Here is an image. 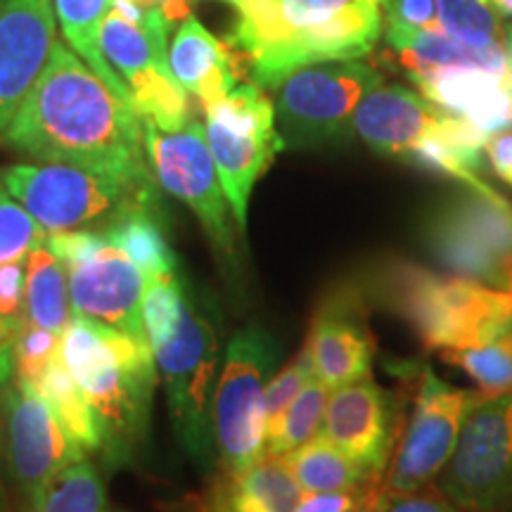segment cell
Segmentation results:
<instances>
[{
  "label": "cell",
  "instance_id": "ab89813d",
  "mask_svg": "<svg viewBox=\"0 0 512 512\" xmlns=\"http://www.w3.org/2000/svg\"><path fill=\"white\" fill-rule=\"evenodd\" d=\"M484 152L494 174L512 188V126L491 133L484 143Z\"/></svg>",
  "mask_w": 512,
  "mask_h": 512
},
{
  "label": "cell",
  "instance_id": "7dc6e473",
  "mask_svg": "<svg viewBox=\"0 0 512 512\" xmlns=\"http://www.w3.org/2000/svg\"><path fill=\"white\" fill-rule=\"evenodd\" d=\"M349 512H370V510H349Z\"/></svg>",
  "mask_w": 512,
  "mask_h": 512
},
{
  "label": "cell",
  "instance_id": "1f68e13d",
  "mask_svg": "<svg viewBox=\"0 0 512 512\" xmlns=\"http://www.w3.org/2000/svg\"><path fill=\"white\" fill-rule=\"evenodd\" d=\"M330 389L316 380V375L306 382V387L290 403L283 420L266 437V453L271 456H287L294 448L304 446L306 441L318 437L323 427L325 411H328Z\"/></svg>",
  "mask_w": 512,
  "mask_h": 512
},
{
  "label": "cell",
  "instance_id": "7bdbcfd3",
  "mask_svg": "<svg viewBox=\"0 0 512 512\" xmlns=\"http://www.w3.org/2000/svg\"><path fill=\"white\" fill-rule=\"evenodd\" d=\"M145 8H155L169 19L171 24H176L178 19L190 17V3L192 0H138Z\"/></svg>",
  "mask_w": 512,
  "mask_h": 512
},
{
  "label": "cell",
  "instance_id": "bcb514c9",
  "mask_svg": "<svg viewBox=\"0 0 512 512\" xmlns=\"http://www.w3.org/2000/svg\"><path fill=\"white\" fill-rule=\"evenodd\" d=\"M0 512H8V498H5L3 484H0Z\"/></svg>",
  "mask_w": 512,
  "mask_h": 512
},
{
  "label": "cell",
  "instance_id": "7a4b0ae2",
  "mask_svg": "<svg viewBox=\"0 0 512 512\" xmlns=\"http://www.w3.org/2000/svg\"><path fill=\"white\" fill-rule=\"evenodd\" d=\"M143 328L162 373L174 432L195 465L216 458L214 394L219 337L209 311L190 297L181 275L152 278L143 299Z\"/></svg>",
  "mask_w": 512,
  "mask_h": 512
},
{
  "label": "cell",
  "instance_id": "5b68a950",
  "mask_svg": "<svg viewBox=\"0 0 512 512\" xmlns=\"http://www.w3.org/2000/svg\"><path fill=\"white\" fill-rule=\"evenodd\" d=\"M0 183L46 228L105 230L136 211L162 216L155 176L119 174L74 164H12L0 171Z\"/></svg>",
  "mask_w": 512,
  "mask_h": 512
},
{
  "label": "cell",
  "instance_id": "d6986e66",
  "mask_svg": "<svg viewBox=\"0 0 512 512\" xmlns=\"http://www.w3.org/2000/svg\"><path fill=\"white\" fill-rule=\"evenodd\" d=\"M446 112L401 83H380L354 112V133L384 157L406 159L444 128Z\"/></svg>",
  "mask_w": 512,
  "mask_h": 512
},
{
  "label": "cell",
  "instance_id": "e0dca14e",
  "mask_svg": "<svg viewBox=\"0 0 512 512\" xmlns=\"http://www.w3.org/2000/svg\"><path fill=\"white\" fill-rule=\"evenodd\" d=\"M53 0H0V138L53 55Z\"/></svg>",
  "mask_w": 512,
  "mask_h": 512
},
{
  "label": "cell",
  "instance_id": "2e32d148",
  "mask_svg": "<svg viewBox=\"0 0 512 512\" xmlns=\"http://www.w3.org/2000/svg\"><path fill=\"white\" fill-rule=\"evenodd\" d=\"M67 278L74 316L147 339L143 299L150 280L119 247L107 242L91 259L69 264Z\"/></svg>",
  "mask_w": 512,
  "mask_h": 512
},
{
  "label": "cell",
  "instance_id": "3957f363",
  "mask_svg": "<svg viewBox=\"0 0 512 512\" xmlns=\"http://www.w3.org/2000/svg\"><path fill=\"white\" fill-rule=\"evenodd\" d=\"M384 31V0H283L261 17H238L228 46L247 55L259 88H278L311 64L358 60Z\"/></svg>",
  "mask_w": 512,
  "mask_h": 512
},
{
  "label": "cell",
  "instance_id": "4316f807",
  "mask_svg": "<svg viewBox=\"0 0 512 512\" xmlns=\"http://www.w3.org/2000/svg\"><path fill=\"white\" fill-rule=\"evenodd\" d=\"M114 0H53L55 17L60 22L67 46L81 57L119 98L128 102V88L100 48V31ZM131 105V102H128Z\"/></svg>",
  "mask_w": 512,
  "mask_h": 512
},
{
  "label": "cell",
  "instance_id": "9a60e30c",
  "mask_svg": "<svg viewBox=\"0 0 512 512\" xmlns=\"http://www.w3.org/2000/svg\"><path fill=\"white\" fill-rule=\"evenodd\" d=\"M482 394L456 389L439 380L432 370H422V382L411 420L401 434L399 451L389 470L392 494H413L425 489L444 470L456 451L467 413Z\"/></svg>",
  "mask_w": 512,
  "mask_h": 512
},
{
  "label": "cell",
  "instance_id": "ac0fdd59",
  "mask_svg": "<svg viewBox=\"0 0 512 512\" xmlns=\"http://www.w3.org/2000/svg\"><path fill=\"white\" fill-rule=\"evenodd\" d=\"M320 434L377 477L396 434L392 401L368 377L332 389Z\"/></svg>",
  "mask_w": 512,
  "mask_h": 512
},
{
  "label": "cell",
  "instance_id": "60d3db41",
  "mask_svg": "<svg viewBox=\"0 0 512 512\" xmlns=\"http://www.w3.org/2000/svg\"><path fill=\"white\" fill-rule=\"evenodd\" d=\"M358 503L356 491H332V494H309L294 512H349Z\"/></svg>",
  "mask_w": 512,
  "mask_h": 512
},
{
  "label": "cell",
  "instance_id": "ee69618b",
  "mask_svg": "<svg viewBox=\"0 0 512 512\" xmlns=\"http://www.w3.org/2000/svg\"><path fill=\"white\" fill-rule=\"evenodd\" d=\"M221 3H228L230 8H235L238 17H261L278 8L283 0H221Z\"/></svg>",
  "mask_w": 512,
  "mask_h": 512
},
{
  "label": "cell",
  "instance_id": "b9f144b4",
  "mask_svg": "<svg viewBox=\"0 0 512 512\" xmlns=\"http://www.w3.org/2000/svg\"><path fill=\"white\" fill-rule=\"evenodd\" d=\"M15 328L0 318V389L15 380Z\"/></svg>",
  "mask_w": 512,
  "mask_h": 512
},
{
  "label": "cell",
  "instance_id": "9c48e42d",
  "mask_svg": "<svg viewBox=\"0 0 512 512\" xmlns=\"http://www.w3.org/2000/svg\"><path fill=\"white\" fill-rule=\"evenodd\" d=\"M382 83L366 57L299 69L275 91V126L290 147H316L347 138L361 100Z\"/></svg>",
  "mask_w": 512,
  "mask_h": 512
},
{
  "label": "cell",
  "instance_id": "ffe728a7",
  "mask_svg": "<svg viewBox=\"0 0 512 512\" xmlns=\"http://www.w3.org/2000/svg\"><path fill=\"white\" fill-rule=\"evenodd\" d=\"M306 349L313 375L330 392L344 384L366 380L373 368L375 342L356 299L347 292L332 297L313 320Z\"/></svg>",
  "mask_w": 512,
  "mask_h": 512
},
{
  "label": "cell",
  "instance_id": "f6af8a7d",
  "mask_svg": "<svg viewBox=\"0 0 512 512\" xmlns=\"http://www.w3.org/2000/svg\"><path fill=\"white\" fill-rule=\"evenodd\" d=\"M503 19H512V0H489Z\"/></svg>",
  "mask_w": 512,
  "mask_h": 512
},
{
  "label": "cell",
  "instance_id": "4fadbf2b",
  "mask_svg": "<svg viewBox=\"0 0 512 512\" xmlns=\"http://www.w3.org/2000/svg\"><path fill=\"white\" fill-rule=\"evenodd\" d=\"M0 456L12 482L34 508L57 472L86 458L34 382L15 375L0 389Z\"/></svg>",
  "mask_w": 512,
  "mask_h": 512
},
{
  "label": "cell",
  "instance_id": "8fae6325",
  "mask_svg": "<svg viewBox=\"0 0 512 512\" xmlns=\"http://www.w3.org/2000/svg\"><path fill=\"white\" fill-rule=\"evenodd\" d=\"M439 494L465 512H512V392L482 394L467 413Z\"/></svg>",
  "mask_w": 512,
  "mask_h": 512
},
{
  "label": "cell",
  "instance_id": "e575fe53",
  "mask_svg": "<svg viewBox=\"0 0 512 512\" xmlns=\"http://www.w3.org/2000/svg\"><path fill=\"white\" fill-rule=\"evenodd\" d=\"M60 337L57 332L43 330L24 320L15 330V370L19 377L38 382L50 363L60 356Z\"/></svg>",
  "mask_w": 512,
  "mask_h": 512
},
{
  "label": "cell",
  "instance_id": "7402d4cb",
  "mask_svg": "<svg viewBox=\"0 0 512 512\" xmlns=\"http://www.w3.org/2000/svg\"><path fill=\"white\" fill-rule=\"evenodd\" d=\"M169 64L185 93L204 105L223 98L238 86V64L223 43L195 17H185L169 46Z\"/></svg>",
  "mask_w": 512,
  "mask_h": 512
},
{
  "label": "cell",
  "instance_id": "277c9868",
  "mask_svg": "<svg viewBox=\"0 0 512 512\" xmlns=\"http://www.w3.org/2000/svg\"><path fill=\"white\" fill-rule=\"evenodd\" d=\"M60 358L91 403L107 467L131 465L150 430L157 363L147 339L74 316Z\"/></svg>",
  "mask_w": 512,
  "mask_h": 512
},
{
  "label": "cell",
  "instance_id": "52a82bcc",
  "mask_svg": "<svg viewBox=\"0 0 512 512\" xmlns=\"http://www.w3.org/2000/svg\"><path fill=\"white\" fill-rule=\"evenodd\" d=\"M278 344L264 328H242L230 337L214 394L216 456L228 475L266 456L264 396Z\"/></svg>",
  "mask_w": 512,
  "mask_h": 512
},
{
  "label": "cell",
  "instance_id": "74e56055",
  "mask_svg": "<svg viewBox=\"0 0 512 512\" xmlns=\"http://www.w3.org/2000/svg\"><path fill=\"white\" fill-rule=\"evenodd\" d=\"M384 24L439 31L437 0H384Z\"/></svg>",
  "mask_w": 512,
  "mask_h": 512
},
{
  "label": "cell",
  "instance_id": "484cf974",
  "mask_svg": "<svg viewBox=\"0 0 512 512\" xmlns=\"http://www.w3.org/2000/svg\"><path fill=\"white\" fill-rule=\"evenodd\" d=\"M299 489L309 494H332V491H356L368 479H373L368 470H363L354 458L339 451L323 434L306 441L304 446L294 448L285 456Z\"/></svg>",
  "mask_w": 512,
  "mask_h": 512
},
{
  "label": "cell",
  "instance_id": "30bf717a",
  "mask_svg": "<svg viewBox=\"0 0 512 512\" xmlns=\"http://www.w3.org/2000/svg\"><path fill=\"white\" fill-rule=\"evenodd\" d=\"M432 259L456 278L512 292V207L467 188L425 226Z\"/></svg>",
  "mask_w": 512,
  "mask_h": 512
},
{
  "label": "cell",
  "instance_id": "5bb4252c",
  "mask_svg": "<svg viewBox=\"0 0 512 512\" xmlns=\"http://www.w3.org/2000/svg\"><path fill=\"white\" fill-rule=\"evenodd\" d=\"M140 124H143L147 164L159 188L188 204L216 252L228 261L233 259L235 242L230 228L233 214L204 138V126L190 121L181 131H159L145 121Z\"/></svg>",
  "mask_w": 512,
  "mask_h": 512
},
{
  "label": "cell",
  "instance_id": "836d02e7",
  "mask_svg": "<svg viewBox=\"0 0 512 512\" xmlns=\"http://www.w3.org/2000/svg\"><path fill=\"white\" fill-rule=\"evenodd\" d=\"M46 228L0 183V266L15 259H27L31 249L43 245Z\"/></svg>",
  "mask_w": 512,
  "mask_h": 512
},
{
  "label": "cell",
  "instance_id": "ba28073f",
  "mask_svg": "<svg viewBox=\"0 0 512 512\" xmlns=\"http://www.w3.org/2000/svg\"><path fill=\"white\" fill-rule=\"evenodd\" d=\"M211 159L240 230L247 228V207L254 183L285 147L275 126V107L256 83H238L228 95L204 105Z\"/></svg>",
  "mask_w": 512,
  "mask_h": 512
},
{
  "label": "cell",
  "instance_id": "d590c367",
  "mask_svg": "<svg viewBox=\"0 0 512 512\" xmlns=\"http://www.w3.org/2000/svg\"><path fill=\"white\" fill-rule=\"evenodd\" d=\"M311 377H313L311 356H309V349L304 347L290 363H287L283 373H278L273 380H268L266 396H264L266 437L275 430V427H278V422L283 420V415L287 408H290V403L297 399V394L302 392Z\"/></svg>",
  "mask_w": 512,
  "mask_h": 512
},
{
  "label": "cell",
  "instance_id": "8d00e7d4",
  "mask_svg": "<svg viewBox=\"0 0 512 512\" xmlns=\"http://www.w3.org/2000/svg\"><path fill=\"white\" fill-rule=\"evenodd\" d=\"M24 278H27V259H15L0 266V318L8 320L15 330L27 320Z\"/></svg>",
  "mask_w": 512,
  "mask_h": 512
},
{
  "label": "cell",
  "instance_id": "8992f818",
  "mask_svg": "<svg viewBox=\"0 0 512 512\" xmlns=\"http://www.w3.org/2000/svg\"><path fill=\"white\" fill-rule=\"evenodd\" d=\"M384 294L430 349L479 347L512 328V292L456 275L396 264L384 278Z\"/></svg>",
  "mask_w": 512,
  "mask_h": 512
},
{
  "label": "cell",
  "instance_id": "44dd1931",
  "mask_svg": "<svg viewBox=\"0 0 512 512\" xmlns=\"http://www.w3.org/2000/svg\"><path fill=\"white\" fill-rule=\"evenodd\" d=\"M422 98L482 128L486 136L512 126V81L484 69H439L411 79Z\"/></svg>",
  "mask_w": 512,
  "mask_h": 512
},
{
  "label": "cell",
  "instance_id": "d4e9b609",
  "mask_svg": "<svg viewBox=\"0 0 512 512\" xmlns=\"http://www.w3.org/2000/svg\"><path fill=\"white\" fill-rule=\"evenodd\" d=\"M24 299H27V323L57 335L67 330L72 320L67 266L50 252L46 242L27 254Z\"/></svg>",
  "mask_w": 512,
  "mask_h": 512
},
{
  "label": "cell",
  "instance_id": "d6a6232c",
  "mask_svg": "<svg viewBox=\"0 0 512 512\" xmlns=\"http://www.w3.org/2000/svg\"><path fill=\"white\" fill-rule=\"evenodd\" d=\"M444 358L465 370L486 396L512 392V328L491 342L470 349L444 351Z\"/></svg>",
  "mask_w": 512,
  "mask_h": 512
},
{
  "label": "cell",
  "instance_id": "f1b7e54d",
  "mask_svg": "<svg viewBox=\"0 0 512 512\" xmlns=\"http://www.w3.org/2000/svg\"><path fill=\"white\" fill-rule=\"evenodd\" d=\"M36 387L41 389V394L53 406L57 418L67 427V432L79 441L83 451H100V430L91 403H88L86 394L81 392L72 373L64 368L60 356L46 368V373L41 375Z\"/></svg>",
  "mask_w": 512,
  "mask_h": 512
},
{
  "label": "cell",
  "instance_id": "f35d334b",
  "mask_svg": "<svg viewBox=\"0 0 512 512\" xmlns=\"http://www.w3.org/2000/svg\"><path fill=\"white\" fill-rule=\"evenodd\" d=\"M377 512H465L444 496H430L413 491V494H392L377 503Z\"/></svg>",
  "mask_w": 512,
  "mask_h": 512
},
{
  "label": "cell",
  "instance_id": "4dcf8cb0",
  "mask_svg": "<svg viewBox=\"0 0 512 512\" xmlns=\"http://www.w3.org/2000/svg\"><path fill=\"white\" fill-rule=\"evenodd\" d=\"M34 512H110L98 467L86 458L64 467L38 494Z\"/></svg>",
  "mask_w": 512,
  "mask_h": 512
},
{
  "label": "cell",
  "instance_id": "7c38bea8",
  "mask_svg": "<svg viewBox=\"0 0 512 512\" xmlns=\"http://www.w3.org/2000/svg\"><path fill=\"white\" fill-rule=\"evenodd\" d=\"M169 29L164 19L140 27L110 10L100 31V48L126 83L136 117L159 131H181L192 119L188 93L171 72Z\"/></svg>",
  "mask_w": 512,
  "mask_h": 512
},
{
  "label": "cell",
  "instance_id": "83f0119b",
  "mask_svg": "<svg viewBox=\"0 0 512 512\" xmlns=\"http://www.w3.org/2000/svg\"><path fill=\"white\" fill-rule=\"evenodd\" d=\"M159 219L162 216L150 211H136L102 230L112 245L119 247L147 275V280L178 275V261L164 238Z\"/></svg>",
  "mask_w": 512,
  "mask_h": 512
},
{
  "label": "cell",
  "instance_id": "f546056e",
  "mask_svg": "<svg viewBox=\"0 0 512 512\" xmlns=\"http://www.w3.org/2000/svg\"><path fill=\"white\" fill-rule=\"evenodd\" d=\"M437 29L463 46L496 50L508 27L489 0H437Z\"/></svg>",
  "mask_w": 512,
  "mask_h": 512
},
{
  "label": "cell",
  "instance_id": "cb8c5ba5",
  "mask_svg": "<svg viewBox=\"0 0 512 512\" xmlns=\"http://www.w3.org/2000/svg\"><path fill=\"white\" fill-rule=\"evenodd\" d=\"M299 489L285 456L256 460L247 470L233 472L211 494V512H294L302 503Z\"/></svg>",
  "mask_w": 512,
  "mask_h": 512
},
{
  "label": "cell",
  "instance_id": "6da1fadb",
  "mask_svg": "<svg viewBox=\"0 0 512 512\" xmlns=\"http://www.w3.org/2000/svg\"><path fill=\"white\" fill-rule=\"evenodd\" d=\"M3 140L31 162L152 174L136 112L60 41Z\"/></svg>",
  "mask_w": 512,
  "mask_h": 512
},
{
  "label": "cell",
  "instance_id": "603a6c76",
  "mask_svg": "<svg viewBox=\"0 0 512 512\" xmlns=\"http://www.w3.org/2000/svg\"><path fill=\"white\" fill-rule=\"evenodd\" d=\"M380 41L392 60L408 76H418L439 69H484L508 76V55L505 46L496 50H477L453 41L441 31L408 29L399 24H384Z\"/></svg>",
  "mask_w": 512,
  "mask_h": 512
}]
</instances>
